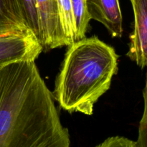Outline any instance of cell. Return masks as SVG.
Masks as SVG:
<instances>
[{"instance_id": "cell-10", "label": "cell", "mask_w": 147, "mask_h": 147, "mask_svg": "<svg viewBox=\"0 0 147 147\" xmlns=\"http://www.w3.org/2000/svg\"><path fill=\"white\" fill-rule=\"evenodd\" d=\"M28 27L39 39L38 17L36 0H20Z\"/></svg>"}, {"instance_id": "cell-2", "label": "cell", "mask_w": 147, "mask_h": 147, "mask_svg": "<svg viewBox=\"0 0 147 147\" xmlns=\"http://www.w3.org/2000/svg\"><path fill=\"white\" fill-rule=\"evenodd\" d=\"M114 48L96 36L68 46L57 76L53 97L69 113L90 116L98 99L109 90L118 72Z\"/></svg>"}, {"instance_id": "cell-6", "label": "cell", "mask_w": 147, "mask_h": 147, "mask_svg": "<svg viewBox=\"0 0 147 147\" xmlns=\"http://www.w3.org/2000/svg\"><path fill=\"white\" fill-rule=\"evenodd\" d=\"M90 20L101 23L113 37L123 34V17L119 0H87Z\"/></svg>"}, {"instance_id": "cell-4", "label": "cell", "mask_w": 147, "mask_h": 147, "mask_svg": "<svg viewBox=\"0 0 147 147\" xmlns=\"http://www.w3.org/2000/svg\"><path fill=\"white\" fill-rule=\"evenodd\" d=\"M39 40L43 51L67 46L57 0H36Z\"/></svg>"}, {"instance_id": "cell-11", "label": "cell", "mask_w": 147, "mask_h": 147, "mask_svg": "<svg viewBox=\"0 0 147 147\" xmlns=\"http://www.w3.org/2000/svg\"><path fill=\"white\" fill-rule=\"evenodd\" d=\"M143 114L139 122L138 138L137 140L136 141L137 143V147H147V70L146 73V81H145V86L143 90Z\"/></svg>"}, {"instance_id": "cell-8", "label": "cell", "mask_w": 147, "mask_h": 147, "mask_svg": "<svg viewBox=\"0 0 147 147\" xmlns=\"http://www.w3.org/2000/svg\"><path fill=\"white\" fill-rule=\"evenodd\" d=\"M71 7L76 42L86 37L90 18L88 12L87 0H71Z\"/></svg>"}, {"instance_id": "cell-9", "label": "cell", "mask_w": 147, "mask_h": 147, "mask_svg": "<svg viewBox=\"0 0 147 147\" xmlns=\"http://www.w3.org/2000/svg\"><path fill=\"white\" fill-rule=\"evenodd\" d=\"M60 21L63 26L67 46L75 42L74 22L72 12L71 0H57Z\"/></svg>"}, {"instance_id": "cell-3", "label": "cell", "mask_w": 147, "mask_h": 147, "mask_svg": "<svg viewBox=\"0 0 147 147\" xmlns=\"http://www.w3.org/2000/svg\"><path fill=\"white\" fill-rule=\"evenodd\" d=\"M42 51L40 40L31 30L0 35V65L35 61Z\"/></svg>"}, {"instance_id": "cell-7", "label": "cell", "mask_w": 147, "mask_h": 147, "mask_svg": "<svg viewBox=\"0 0 147 147\" xmlns=\"http://www.w3.org/2000/svg\"><path fill=\"white\" fill-rule=\"evenodd\" d=\"M29 30L20 0H0V35Z\"/></svg>"}, {"instance_id": "cell-12", "label": "cell", "mask_w": 147, "mask_h": 147, "mask_svg": "<svg viewBox=\"0 0 147 147\" xmlns=\"http://www.w3.org/2000/svg\"><path fill=\"white\" fill-rule=\"evenodd\" d=\"M98 147H137V143L124 136H116L109 137Z\"/></svg>"}, {"instance_id": "cell-5", "label": "cell", "mask_w": 147, "mask_h": 147, "mask_svg": "<svg viewBox=\"0 0 147 147\" xmlns=\"http://www.w3.org/2000/svg\"><path fill=\"white\" fill-rule=\"evenodd\" d=\"M134 11V30L126 56L139 67H147V0H130Z\"/></svg>"}, {"instance_id": "cell-1", "label": "cell", "mask_w": 147, "mask_h": 147, "mask_svg": "<svg viewBox=\"0 0 147 147\" xmlns=\"http://www.w3.org/2000/svg\"><path fill=\"white\" fill-rule=\"evenodd\" d=\"M53 94L35 62L0 65V147H69Z\"/></svg>"}]
</instances>
